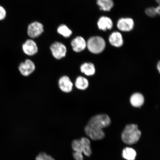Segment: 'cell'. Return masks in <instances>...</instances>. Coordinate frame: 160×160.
Here are the masks:
<instances>
[{
    "label": "cell",
    "mask_w": 160,
    "mask_h": 160,
    "mask_svg": "<svg viewBox=\"0 0 160 160\" xmlns=\"http://www.w3.org/2000/svg\"><path fill=\"white\" fill-rule=\"evenodd\" d=\"M111 122V119L107 115L100 114L93 116L89 120L85 127L86 134L94 141L103 139L105 135L102 129L108 127Z\"/></svg>",
    "instance_id": "obj_1"
},
{
    "label": "cell",
    "mask_w": 160,
    "mask_h": 160,
    "mask_svg": "<svg viewBox=\"0 0 160 160\" xmlns=\"http://www.w3.org/2000/svg\"><path fill=\"white\" fill-rule=\"evenodd\" d=\"M141 135V132L138 129V125L132 124L126 126L122 133V139L126 144L133 145L138 141Z\"/></svg>",
    "instance_id": "obj_2"
},
{
    "label": "cell",
    "mask_w": 160,
    "mask_h": 160,
    "mask_svg": "<svg viewBox=\"0 0 160 160\" xmlns=\"http://www.w3.org/2000/svg\"><path fill=\"white\" fill-rule=\"evenodd\" d=\"M73 151L82 153L89 157L92 155L91 143L89 140L86 138H82L81 139L74 140L72 143Z\"/></svg>",
    "instance_id": "obj_3"
},
{
    "label": "cell",
    "mask_w": 160,
    "mask_h": 160,
    "mask_svg": "<svg viewBox=\"0 0 160 160\" xmlns=\"http://www.w3.org/2000/svg\"><path fill=\"white\" fill-rule=\"evenodd\" d=\"M105 42L103 38L94 37L90 38L87 43V47L92 53L99 54L105 49Z\"/></svg>",
    "instance_id": "obj_4"
},
{
    "label": "cell",
    "mask_w": 160,
    "mask_h": 160,
    "mask_svg": "<svg viewBox=\"0 0 160 160\" xmlns=\"http://www.w3.org/2000/svg\"><path fill=\"white\" fill-rule=\"evenodd\" d=\"M52 55L56 59L59 60L65 57L67 54V49L62 43L55 42L50 47Z\"/></svg>",
    "instance_id": "obj_5"
},
{
    "label": "cell",
    "mask_w": 160,
    "mask_h": 160,
    "mask_svg": "<svg viewBox=\"0 0 160 160\" xmlns=\"http://www.w3.org/2000/svg\"><path fill=\"white\" fill-rule=\"evenodd\" d=\"M35 65L31 60L27 59L24 62L20 64L19 70L21 74L25 77H28L34 71Z\"/></svg>",
    "instance_id": "obj_6"
},
{
    "label": "cell",
    "mask_w": 160,
    "mask_h": 160,
    "mask_svg": "<svg viewBox=\"0 0 160 160\" xmlns=\"http://www.w3.org/2000/svg\"><path fill=\"white\" fill-rule=\"evenodd\" d=\"M43 31V27L42 24L35 22L30 24L28 26V34L30 37L35 38L41 35Z\"/></svg>",
    "instance_id": "obj_7"
},
{
    "label": "cell",
    "mask_w": 160,
    "mask_h": 160,
    "mask_svg": "<svg viewBox=\"0 0 160 160\" xmlns=\"http://www.w3.org/2000/svg\"><path fill=\"white\" fill-rule=\"evenodd\" d=\"M23 51L25 54L32 56L36 54L38 52L37 43L31 39L27 40L22 45Z\"/></svg>",
    "instance_id": "obj_8"
},
{
    "label": "cell",
    "mask_w": 160,
    "mask_h": 160,
    "mask_svg": "<svg viewBox=\"0 0 160 160\" xmlns=\"http://www.w3.org/2000/svg\"><path fill=\"white\" fill-rule=\"evenodd\" d=\"M59 88L64 92L69 93L73 89V83L69 78L67 76H63L58 81Z\"/></svg>",
    "instance_id": "obj_9"
},
{
    "label": "cell",
    "mask_w": 160,
    "mask_h": 160,
    "mask_svg": "<svg viewBox=\"0 0 160 160\" xmlns=\"http://www.w3.org/2000/svg\"><path fill=\"white\" fill-rule=\"evenodd\" d=\"M134 25L132 19L129 18L120 19L118 21L117 27L120 30L124 32L131 31L133 29Z\"/></svg>",
    "instance_id": "obj_10"
},
{
    "label": "cell",
    "mask_w": 160,
    "mask_h": 160,
    "mask_svg": "<svg viewBox=\"0 0 160 160\" xmlns=\"http://www.w3.org/2000/svg\"><path fill=\"white\" fill-rule=\"evenodd\" d=\"M71 44L73 51L76 52L82 51L87 47V42L81 37H78L72 40Z\"/></svg>",
    "instance_id": "obj_11"
},
{
    "label": "cell",
    "mask_w": 160,
    "mask_h": 160,
    "mask_svg": "<svg viewBox=\"0 0 160 160\" xmlns=\"http://www.w3.org/2000/svg\"><path fill=\"white\" fill-rule=\"evenodd\" d=\"M109 42L112 45L116 47H121L123 41L122 37L119 32H114L109 36Z\"/></svg>",
    "instance_id": "obj_12"
},
{
    "label": "cell",
    "mask_w": 160,
    "mask_h": 160,
    "mask_svg": "<svg viewBox=\"0 0 160 160\" xmlns=\"http://www.w3.org/2000/svg\"><path fill=\"white\" fill-rule=\"evenodd\" d=\"M98 25L100 29L106 31L107 29H112L113 27V23L112 21L109 18L103 17L99 19L98 22Z\"/></svg>",
    "instance_id": "obj_13"
},
{
    "label": "cell",
    "mask_w": 160,
    "mask_h": 160,
    "mask_svg": "<svg viewBox=\"0 0 160 160\" xmlns=\"http://www.w3.org/2000/svg\"><path fill=\"white\" fill-rule=\"evenodd\" d=\"M144 98L141 93H136L133 94L130 98V102L133 107H141L144 102Z\"/></svg>",
    "instance_id": "obj_14"
},
{
    "label": "cell",
    "mask_w": 160,
    "mask_h": 160,
    "mask_svg": "<svg viewBox=\"0 0 160 160\" xmlns=\"http://www.w3.org/2000/svg\"><path fill=\"white\" fill-rule=\"evenodd\" d=\"M82 73L88 76H92L95 73V68L93 63H85L82 64L80 67Z\"/></svg>",
    "instance_id": "obj_15"
},
{
    "label": "cell",
    "mask_w": 160,
    "mask_h": 160,
    "mask_svg": "<svg viewBox=\"0 0 160 160\" xmlns=\"http://www.w3.org/2000/svg\"><path fill=\"white\" fill-rule=\"evenodd\" d=\"M97 3L100 9L105 11H109L114 5L113 0H97Z\"/></svg>",
    "instance_id": "obj_16"
},
{
    "label": "cell",
    "mask_w": 160,
    "mask_h": 160,
    "mask_svg": "<svg viewBox=\"0 0 160 160\" xmlns=\"http://www.w3.org/2000/svg\"><path fill=\"white\" fill-rule=\"evenodd\" d=\"M89 85V82L88 79L81 76L77 77L76 80L75 85L78 89L85 90L88 87Z\"/></svg>",
    "instance_id": "obj_17"
},
{
    "label": "cell",
    "mask_w": 160,
    "mask_h": 160,
    "mask_svg": "<svg viewBox=\"0 0 160 160\" xmlns=\"http://www.w3.org/2000/svg\"><path fill=\"white\" fill-rule=\"evenodd\" d=\"M122 155L126 160H134L137 156V152L134 149L128 147L123 150Z\"/></svg>",
    "instance_id": "obj_18"
},
{
    "label": "cell",
    "mask_w": 160,
    "mask_h": 160,
    "mask_svg": "<svg viewBox=\"0 0 160 160\" xmlns=\"http://www.w3.org/2000/svg\"><path fill=\"white\" fill-rule=\"evenodd\" d=\"M58 33L66 38H69L72 34V31L67 26L62 25L60 26L57 29Z\"/></svg>",
    "instance_id": "obj_19"
},
{
    "label": "cell",
    "mask_w": 160,
    "mask_h": 160,
    "mask_svg": "<svg viewBox=\"0 0 160 160\" xmlns=\"http://www.w3.org/2000/svg\"><path fill=\"white\" fill-rule=\"evenodd\" d=\"M36 160H55L51 156L48 155L45 153H41L37 156Z\"/></svg>",
    "instance_id": "obj_20"
},
{
    "label": "cell",
    "mask_w": 160,
    "mask_h": 160,
    "mask_svg": "<svg viewBox=\"0 0 160 160\" xmlns=\"http://www.w3.org/2000/svg\"><path fill=\"white\" fill-rule=\"evenodd\" d=\"M146 13L149 17H155L157 14L156 12L155 8H149L146 9Z\"/></svg>",
    "instance_id": "obj_21"
},
{
    "label": "cell",
    "mask_w": 160,
    "mask_h": 160,
    "mask_svg": "<svg viewBox=\"0 0 160 160\" xmlns=\"http://www.w3.org/2000/svg\"><path fill=\"white\" fill-rule=\"evenodd\" d=\"M7 12L4 8L0 6V21L4 19L6 17Z\"/></svg>",
    "instance_id": "obj_22"
},
{
    "label": "cell",
    "mask_w": 160,
    "mask_h": 160,
    "mask_svg": "<svg viewBox=\"0 0 160 160\" xmlns=\"http://www.w3.org/2000/svg\"><path fill=\"white\" fill-rule=\"evenodd\" d=\"M73 157L75 160H83V158L82 153L75 152L73 153Z\"/></svg>",
    "instance_id": "obj_23"
},
{
    "label": "cell",
    "mask_w": 160,
    "mask_h": 160,
    "mask_svg": "<svg viewBox=\"0 0 160 160\" xmlns=\"http://www.w3.org/2000/svg\"><path fill=\"white\" fill-rule=\"evenodd\" d=\"M155 9L156 12H157V13L159 15L160 9L159 6V7H157V8H155Z\"/></svg>",
    "instance_id": "obj_24"
},
{
    "label": "cell",
    "mask_w": 160,
    "mask_h": 160,
    "mask_svg": "<svg viewBox=\"0 0 160 160\" xmlns=\"http://www.w3.org/2000/svg\"><path fill=\"white\" fill-rule=\"evenodd\" d=\"M157 68L158 70V72L160 73V62L159 61L158 62L157 65Z\"/></svg>",
    "instance_id": "obj_25"
},
{
    "label": "cell",
    "mask_w": 160,
    "mask_h": 160,
    "mask_svg": "<svg viewBox=\"0 0 160 160\" xmlns=\"http://www.w3.org/2000/svg\"><path fill=\"white\" fill-rule=\"evenodd\" d=\"M156 1L158 3H160V0H156Z\"/></svg>",
    "instance_id": "obj_26"
}]
</instances>
